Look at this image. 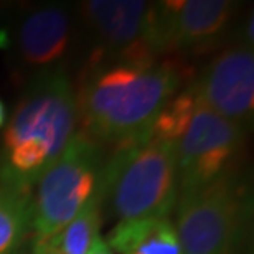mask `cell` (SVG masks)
I'll list each match as a JSON object with an SVG mask.
<instances>
[{"mask_svg":"<svg viewBox=\"0 0 254 254\" xmlns=\"http://www.w3.org/2000/svg\"><path fill=\"white\" fill-rule=\"evenodd\" d=\"M101 223H103V205L96 189L83 210L62 231L47 241L63 254H86L91 250L96 238L101 236Z\"/></svg>","mask_w":254,"mask_h":254,"instance_id":"cell-13","label":"cell"},{"mask_svg":"<svg viewBox=\"0 0 254 254\" xmlns=\"http://www.w3.org/2000/svg\"><path fill=\"white\" fill-rule=\"evenodd\" d=\"M98 193L119 221L169 218L179 200L175 144L147 134L108 150Z\"/></svg>","mask_w":254,"mask_h":254,"instance_id":"cell-3","label":"cell"},{"mask_svg":"<svg viewBox=\"0 0 254 254\" xmlns=\"http://www.w3.org/2000/svg\"><path fill=\"white\" fill-rule=\"evenodd\" d=\"M108 150L78 130L32 190V245L60 233L98 189Z\"/></svg>","mask_w":254,"mask_h":254,"instance_id":"cell-5","label":"cell"},{"mask_svg":"<svg viewBox=\"0 0 254 254\" xmlns=\"http://www.w3.org/2000/svg\"><path fill=\"white\" fill-rule=\"evenodd\" d=\"M73 42V17L60 5L30 10L20 18L13 33V52L18 63L33 73L63 66Z\"/></svg>","mask_w":254,"mask_h":254,"instance_id":"cell-10","label":"cell"},{"mask_svg":"<svg viewBox=\"0 0 254 254\" xmlns=\"http://www.w3.org/2000/svg\"><path fill=\"white\" fill-rule=\"evenodd\" d=\"M104 240L114 254H182L174 221L169 218L118 221Z\"/></svg>","mask_w":254,"mask_h":254,"instance_id":"cell-11","label":"cell"},{"mask_svg":"<svg viewBox=\"0 0 254 254\" xmlns=\"http://www.w3.org/2000/svg\"><path fill=\"white\" fill-rule=\"evenodd\" d=\"M78 129L74 86L63 66L33 74L0 139V184L32 193Z\"/></svg>","mask_w":254,"mask_h":254,"instance_id":"cell-2","label":"cell"},{"mask_svg":"<svg viewBox=\"0 0 254 254\" xmlns=\"http://www.w3.org/2000/svg\"><path fill=\"white\" fill-rule=\"evenodd\" d=\"M32 254H63V253L58 251L50 241H42V243H33Z\"/></svg>","mask_w":254,"mask_h":254,"instance_id":"cell-14","label":"cell"},{"mask_svg":"<svg viewBox=\"0 0 254 254\" xmlns=\"http://www.w3.org/2000/svg\"><path fill=\"white\" fill-rule=\"evenodd\" d=\"M195 73L179 58L109 60L91 57L74 86L78 127L106 150L149 134L165 104Z\"/></svg>","mask_w":254,"mask_h":254,"instance_id":"cell-1","label":"cell"},{"mask_svg":"<svg viewBox=\"0 0 254 254\" xmlns=\"http://www.w3.org/2000/svg\"><path fill=\"white\" fill-rule=\"evenodd\" d=\"M86 254H114V253L109 248L108 243H106L104 238L98 236V238H96V241L93 243V246H91V250Z\"/></svg>","mask_w":254,"mask_h":254,"instance_id":"cell-15","label":"cell"},{"mask_svg":"<svg viewBox=\"0 0 254 254\" xmlns=\"http://www.w3.org/2000/svg\"><path fill=\"white\" fill-rule=\"evenodd\" d=\"M248 130L198 99L175 144L179 195L206 189L240 174Z\"/></svg>","mask_w":254,"mask_h":254,"instance_id":"cell-6","label":"cell"},{"mask_svg":"<svg viewBox=\"0 0 254 254\" xmlns=\"http://www.w3.org/2000/svg\"><path fill=\"white\" fill-rule=\"evenodd\" d=\"M251 211V191L240 174L179 195L174 226L182 254H243Z\"/></svg>","mask_w":254,"mask_h":254,"instance_id":"cell-4","label":"cell"},{"mask_svg":"<svg viewBox=\"0 0 254 254\" xmlns=\"http://www.w3.org/2000/svg\"><path fill=\"white\" fill-rule=\"evenodd\" d=\"M81 18L98 40L96 58L159 60L150 53L152 2L142 0H88L79 7Z\"/></svg>","mask_w":254,"mask_h":254,"instance_id":"cell-9","label":"cell"},{"mask_svg":"<svg viewBox=\"0 0 254 254\" xmlns=\"http://www.w3.org/2000/svg\"><path fill=\"white\" fill-rule=\"evenodd\" d=\"M238 3L231 0H169L152 2L149 32L155 58H179L206 53L225 37Z\"/></svg>","mask_w":254,"mask_h":254,"instance_id":"cell-7","label":"cell"},{"mask_svg":"<svg viewBox=\"0 0 254 254\" xmlns=\"http://www.w3.org/2000/svg\"><path fill=\"white\" fill-rule=\"evenodd\" d=\"M191 86L208 109L248 130L254 116L253 45L240 42L221 50Z\"/></svg>","mask_w":254,"mask_h":254,"instance_id":"cell-8","label":"cell"},{"mask_svg":"<svg viewBox=\"0 0 254 254\" xmlns=\"http://www.w3.org/2000/svg\"><path fill=\"white\" fill-rule=\"evenodd\" d=\"M7 124V108H5L3 101L0 99V129Z\"/></svg>","mask_w":254,"mask_h":254,"instance_id":"cell-16","label":"cell"},{"mask_svg":"<svg viewBox=\"0 0 254 254\" xmlns=\"http://www.w3.org/2000/svg\"><path fill=\"white\" fill-rule=\"evenodd\" d=\"M32 246V193L0 184V254H25Z\"/></svg>","mask_w":254,"mask_h":254,"instance_id":"cell-12","label":"cell"}]
</instances>
